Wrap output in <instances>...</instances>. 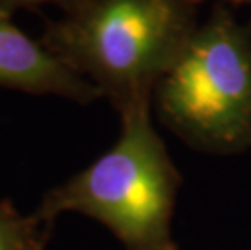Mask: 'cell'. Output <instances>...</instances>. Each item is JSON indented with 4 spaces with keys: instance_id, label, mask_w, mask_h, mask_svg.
Returning a JSON list of instances; mask_svg holds the SVG:
<instances>
[{
    "instance_id": "3",
    "label": "cell",
    "mask_w": 251,
    "mask_h": 250,
    "mask_svg": "<svg viewBox=\"0 0 251 250\" xmlns=\"http://www.w3.org/2000/svg\"><path fill=\"white\" fill-rule=\"evenodd\" d=\"M159 120L186 145L211 154L251 148V21L219 2L157 82Z\"/></svg>"
},
{
    "instance_id": "2",
    "label": "cell",
    "mask_w": 251,
    "mask_h": 250,
    "mask_svg": "<svg viewBox=\"0 0 251 250\" xmlns=\"http://www.w3.org/2000/svg\"><path fill=\"white\" fill-rule=\"evenodd\" d=\"M181 179L151 120V109L120 115V135L107 151L50 189L34 210L52 222L79 213L114 234L125 250H178L172 220Z\"/></svg>"
},
{
    "instance_id": "7",
    "label": "cell",
    "mask_w": 251,
    "mask_h": 250,
    "mask_svg": "<svg viewBox=\"0 0 251 250\" xmlns=\"http://www.w3.org/2000/svg\"><path fill=\"white\" fill-rule=\"evenodd\" d=\"M224 3L235 5V7H248L251 8V0H221Z\"/></svg>"
},
{
    "instance_id": "6",
    "label": "cell",
    "mask_w": 251,
    "mask_h": 250,
    "mask_svg": "<svg viewBox=\"0 0 251 250\" xmlns=\"http://www.w3.org/2000/svg\"><path fill=\"white\" fill-rule=\"evenodd\" d=\"M78 2L79 0H0V12L12 17L20 10H37L44 5H55L62 12H67Z\"/></svg>"
},
{
    "instance_id": "5",
    "label": "cell",
    "mask_w": 251,
    "mask_h": 250,
    "mask_svg": "<svg viewBox=\"0 0 251 250\" xmlns=\"http://www.w3.org/2000/svg\"><path fill=\"white\" fill-rule=\"evenodd\" d=\"M54 224L21 215L10 200H0V250H44Z\"/></svg>"
},
{
    "instance_id": "1",
    "label": "cell",
    "mask_w": 251,
    "mask_h": 250,
    "mask_svg": "<svg viewBox=\"0 0 251 250\" xmlns=\"http://www.w3.org/2000/svg\"><path fill=\"white\" fill-rule=\"evenodd\" d=\"M204 0H79L39 39L119 115L152 108L157 82L200 26Z\"/></svg>"
},
{
    "instance_id": "4",
    "label": "cell",
    "mask_w": 251,
    "mask_h": 250,
    "mask_svg": "<svg viewBox=\"0 0 251 250\" xmlns=\"http://www.w3.org/2000/svg\"><path fill=\"white\" fill-rule=\"evenodd\" d=\"M0 88L49 94L76 104L102 98L93 83L78 75L41 41L26 36L12 17L0 12Z\"/></svg>"
}]
</instances>
